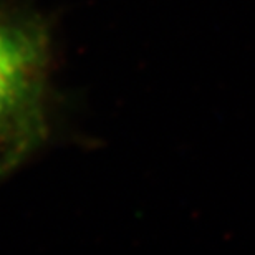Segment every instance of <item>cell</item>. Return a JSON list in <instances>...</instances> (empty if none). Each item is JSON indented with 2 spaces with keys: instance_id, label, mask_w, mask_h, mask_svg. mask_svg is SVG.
Segmentation results:
<instances>
[{
  "instance_id": "cell-1",
  "label": "cell",
  "mask_w": 255,
  "mask_h": 255,
  "mask_svg": "<svg viewBox=\"0 0 255 255\" xmlns=\"http://www.w3.org/2000/svg\"><path fill=\"white\" fill-rule=\"evenodd\" d=\"M48 37L35 18L0 8V147L22 156L43 131Z\"/></svg>"
}]
</instances>
